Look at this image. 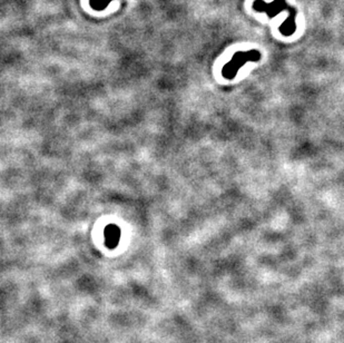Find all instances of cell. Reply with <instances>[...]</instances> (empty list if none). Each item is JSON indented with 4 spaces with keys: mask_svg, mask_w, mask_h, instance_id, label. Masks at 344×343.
<instances>
[{
    "mask_svg": "<svg viewBox=\"0 0 344 343\" xmlns=\"http://www.w3.org/2000/svg\"><path fill=\"white\" fill-rule=\"evenodd\" d=\"M295 18H297V9L292 7L289 10V17L286 18V20L279 26V33L285 37L292 36L295 33V30H297V21H295Z\"/></svg>",
    "mask_w": 344,
    "mask_h": 343,
    "instance_id": "3957f363",
    "label": "cell"
},
{
    "mask_svg": "<svg viewBox=\"0 0 344 343\" xmlns=\"http://www.w3.org/2000/svg\"><path fill=\"white\" fill-rule=\"evenodd\" d=\"M121 239V231L115 224H109L105 228V244L108 249H115Z\"/></svg>",
    "mask_w": 344,
    "mask_h": 343,
    "instance_id": "277c9868",
    "label": "cell"
},
{
    "mask_svg": "<svg viewBox=\"0 0 344 343\" xmlns=\"http://www.w3.org/2000/svg\"><path fill=\"white\" fill-rule=\"evenodd\" d=\"M260 60L261 52L256 49L235 52L232 60H231L222 69L223 77L226 79H234L236 75H238L240 68L243 67L246 63L259 62Z\"/></svg>",
    "mask_w": 344,
    "mask_h": 343,
    "instance_id": "6da1fadb",
    "label": "cell"
},
{
    "mask_svg": "<svg viewBox=\"0 0 344 343\" xmlns=\"http://www.w3.org/2000/svg\"><path fill=\"white\" fill-rule=\"evenodd\" d=\"M110 2H112V0H89V5L94 10L100 12V10H104L108 7Z\"/></svg>",
    "mask_w": 344,
    "mask_h": 343,
    "instance_id": "5b68a950",
    "label": "cell"
},
{
    "mask_svg": "<svg viewBox=\"0 0 344 343\" xmlns=\"http://www.w3.org/2000/svg\"><path fill=\"white\" fill-rule=\"evenodd\" d=\"M291 8L292 7L289 6L285 0H273L270 4H266L264 0H255L253 3V9L255 12L266 14L270 19L274 18L284 10H288L289 13Z\"/></svg>",
    "mask_w": 344,
    "mask_h": 343,
    "instance_id": "7a4b0ae2",
    "label": "cell"
}]
</instances>
